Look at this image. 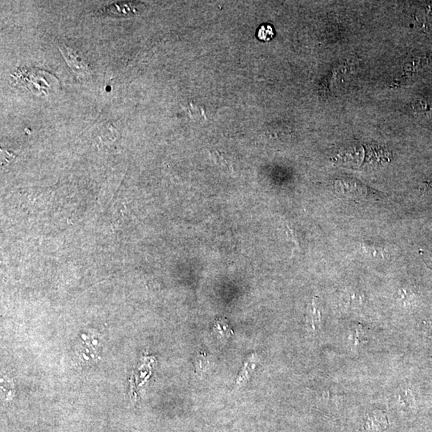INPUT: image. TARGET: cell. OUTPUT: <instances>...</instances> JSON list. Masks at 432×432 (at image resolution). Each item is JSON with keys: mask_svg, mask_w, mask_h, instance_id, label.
<instances>
[{"mask_svg": "<svg viewBox=\"0 0 432 432\" xmlns=\"http://www.w3.org/2000/svg\"><path fill=\"white\" fill-rule=\"evenodd\" d=\"M58 47L59 50L61 51L62 55L66 60V64L75 75L80 77H86L89 75L90 71L88 65L80 52H78L77 50L64 43L59 44Z\"/></svg>", "mask_w": 432, "mask_h": 432, "instance_id": "cell-1", "label": "cell"}, {"mask_svg": "<svg viewBox=\"0 0 432 432\" xmlns=\"http://www.w3.org/2000/svg\"><path fill=\"white\" fill-rule=\"evenodd\" d=\"M133 2H114L105 7V13L114 17H126L137 13L136 7Z\"/></svg>", "mask_w": 432, "mask_h": 432, "instance_id": "cell-2", "label": "cell"}, {"mask_svg": "<svg viewBox=\"0 0 432 432\" xmlns=\"http://www.w3.org/2000/svg\"><path fill=\"white\" fill-rule=\"evenodd\" d=\"M362 249L364 252L374 257H383L384 255V249L375 243L364 242L362 244Z\"/></svg>", "mask_w": 432, "mask_h": 432, "instance_id": "cell-3", "label": "cell"}, {"mask_svg": "<svg viewBox=\"0 0 432 432\" xmlns=\"http://www.w3.org/2000/svg\"><path fill=\"white\" fill-rule=\"evenodd\" d=\"M275 32L274 29L271 25L269 24H264L259 28L258 31L257 35L262 41L267 42L271 40L273 38Z\"/></svg>", "mask_w": 432, "mask_h": 432, "instance_id": "cell-4", "label": "cell"}, {"mask_svg": "<svg viewBox=\"0 0 432 432\" xmlns=\"http://www.w3.org/2000/svg\"><path fill=\"white\" fill-rule=\"evenodd\" d=\"M286 228H287V233L289 238L295 244L296 249L299 250V244L298 239H297V236H296V232H295L293 228H291V225L287 223H286Z\"/></svg>", "mask_w": 432, "mask_h": 432, "instance_id": "cell-5", "label": "cell"}, {"mask_svg": "<svg viewBox=\"0 0 432 432\" xmlns=\"http://www.w3.org/2000/svg\"><path fill=\"white\" fill-rule=\"evenodd\" d=\"M421 255H422V257H423L426 264L432 270V259L430 257V255H428V254H426L423 251H421Z\"/></svg>", "mask_w": 432, "mask_h": 432, "instance_id": "cell-6", "label": "cell"}]
</instances>
